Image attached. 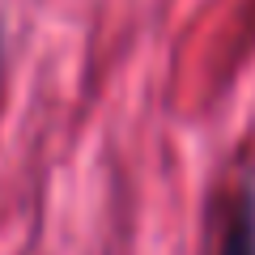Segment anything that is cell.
<instances>
[{
    "instance_id": "6da1fadb",
    "label": "cell",
    "mask_w": 255,
    "mask_h": 255,
    "mask_svg": "<svg viewBox=\"0 0 255 255\" xmlns=\"http://www.w3.org/2000/svg\"><path fill=\"white\" fill-rule=\"evenodd\" d=\"M217 255H255V200L243 191L226 213V234H221Z\"/></svg>"
},
{
    "instance_id": "7a4b0ae2",
    "label": "cell",
    "mask_w": 255,
    "mask_h": 255,
    "mask_svg": "<svg viewBox=\"0 0 255 255\" xmlns=\"http://www.w3.org/2000/svg\"><path fill=\"white\" fill-rule=\"evenodd\" d=\"M0 77H4V34H0Z\"/></svg>"
}]
</instances>
